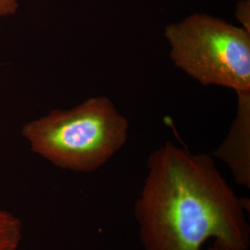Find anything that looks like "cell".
Instances as JSON below:
<instances>
[{
  "label": "cell",
  "instance_id": "1",
  "mask_svg": "<svg viewBox=\"0 0 250 250\" xmlns=\"http://www.w3.org/2000/svg\"><path fill=\"white\" fill-rule=\"evenodd\" d=\"M134 203L144 250H201L209 239L249 250L250 203L235 195L213 157L171 142L152 152Z\"/></svg>",
  "mask_w": 250,
  "mask_h": 250
},
{
  "label": "cell",
  "instance_id": "2",
  "mask_svg": "<svg viewBox=\"0 0 250 250\" xmlns=\"http://www.w3.org/2000/svg\"><path fill=\"white\" fill-rule=\"evenodd\" d=\"M31 150L56 167L75 172L99 170L128 140L129 123L105 96L70 109H53L22 126Z\"/></svg>",
  "mask_w": 250,
  "mask_h": 250
},
{
  "label": "cell",
  "instance_id": "3",
  "mask_svg": "<svg viewBox=\"0 0 250 250\" xmlns=\"http://www.w3.org/2000/svg\"><path fill=\"white\" fill-rule=\"evenodd\" d=\"M173 65L200 84L250 91V33L195 13L164 29Z\"/></svg>",
  "mask_w": 250,
  "mask_h": 250
},
{
  "label": "cell",
  "instance_id": "4",
  "mask_svg": "<svg viewBox=\"0 0 250 250\" xmlns=\"http://www.w3.org/2000/svg\"><path fill=\"white\" fill-rule=\"evenodd\" d=\"M237 113L212 157L224 162L237 185L250 188V91L236 93Z\"/></svg>",
  "mask_w": 250,
  "mask_h": 250
},
{
  "label": "cell",
  "instance_id": "5",
  "mask_svg": "<svg viewBox=\"0 0 250 250\" xmlns=\"http://www.w3.org/2000/svg\"><path fill=\"white\" fill-rule=\"evenodd\" d=\"M22 238V223L15 215L0 209V250H16Z\"/></svg>",
  "mask_w": 250,
  "mask_h": 250
},
{
  "label": "cell",
  "instance_id": "6",
  "mask_svg": "<svg viewBox=\"0 0 250 250\" xmlns=\"http://www.w3.org/2000/svg\"><path fill=\"white\" fill-rule=\"evenodd\" d=\"M235 16L237 21L241 23L242 28L250 33V1L242 0L235 10Z\"/></svg>",
  "mask_w": 250,
  "mask_h": 250
},
{
  "label": "cell",
  "instance_id": "7",
  "mask_svg": "<svg viewBox=\"0 0 250 250\" xmlns=\"http://www.w3.org/2000/svg\"><path fill=\"white\" fill-rule=\"evenodd\" d=\"M18 9V0H0V18L15 15Z\"/></svg>",
  "mask_w": 250,
  "mask_h": 250
},
{
  "label": "cell",
  "instance_id": "8",
  "mask_svg": "<svg viewBox=\"0 0 250 250\" xmlns=\"http://www.w3.org/2000/svg\"><path fill=\"white\" fill-rule=\"evenodd\" d=\"M208 250H232V249H230V248H228V247H226V246H224V245H222V244H219V243H216V242H213V244H212V246L211 247H209Z\"/></svg>",
  "mask_w": 250,
  "mask_h": 250
}]
</instances>
